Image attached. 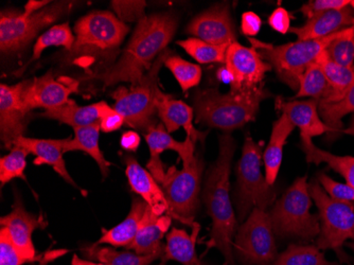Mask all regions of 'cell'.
<instances>
[{"instance_id": "7bdbcfd3", "label": "cell", "mask_w": 354, "mask_h": 265, "mask_svg": "<svg viewBox=\"0 0 354 265\" xmlns=\"http://www.w3.org/2000/svg\"><path fill=\"white\" fill-rule=\"evenodd\" d=\"M146 1H111V7L121 21H140L146 9Z\"/></svg>"}, {"instance_id": "d6a6232c", "label": "cell", "mask_w": 354, "mask_h": 265, "mask_svg": "<svg viewBox=\"0 0 354 265\" xmlns=\"http://www.w3.org/2000/svg\"><path fill=\"white\" fill-rule=\"evenodd\" d=\"M315 62L323 69L332 91H333L330 101L325 103H333L339 101L345 95L346 91L354 84V66L353 67H344V66L334 63L328 57L326 51H324Z\"/></svg>"}, {"instance_id": "cb8c5ba5", "label": "cell", "mask_w": 354, "mask_h": 265, "mask_svg": "<svg viewBox=\"0 0 354 265\" xmlns=\"http://www.w3.org/2000/svg\"><path fill=\"white\" fill-rule=\"evenodd\" d=\"M173 219L169 215H157L149 207L140 229L132 244L127 250H133L138 255H152L165 252L162 240L168 232Z\"/></svg>"}, {"instance_id": "f546056e", "label": "cell", "mask_w": 354, "mask_h": 265, "mask_svg": "<svg viewBox=\"0 0 354 265\" xmlns=\"http://www.w3.org/2000/svg\"><path fill=\"white\" fill-rule=\"evenodd\" d=\"M85 258L98 261L109 265H152L156 260H162L164 253L152 255H138L136 253L119 252L113 247L98 244L83 245L80 248Z\"/></svg>"}, {"instance_id": "277c9868", "label": "cell", "mask_w": 354, "mask_h": 265, "mask_svg": "<svg viewBox=\"0 0 354 265\" xmlns=\"http://www.w3.org/2000/svg\"><path fill=\"white\" fill-rule=\"evenodd\" d=\"M311 207L307 175L298 177L268 212L275 236L304 242L316 240L320 223L318 215L311 213Z\"/></svg>"}, {"instance_id": "4fadbf2b", "label": "cell", "mask_w": 354, "mask_h": 265, "mask_svg": "<svg viewBox=\"0 0 354 265\" xmlns=\"http://www.w3.org/2000/svg\"><path fill=\"white\" fill-rule=\"evenodd\" d=\"M73 3L59 1L41 11L25 16L19 12L0 14V49L3 53H16L27 47L41 29L68 13Z\"/></svg>"}, {"instance_id": "5b68a950", "label": "cell", "mask_w": 354, "mask_h": 265, "mask_svg": "<svg viewBox=\"0 0 354 265\" xmlns=\"http://www.w3.org/2000/svg\"><path fill=\"white\" fill-rule=\"evenodd\" d=\"M262 143L248 136L236 165V205L239 221L244 222L254 209L268 211L275 203L277 191L262 173Z\"/></svg>"}, {"instance_id": "44dd1931", "label": "cell", "mask_w": 354, "mask_h": 265, "mask_svg": "<svg viewBox=\"0 0 354 265\" xmlns=\"http://www.w3.org/2000/svg\"><path fill=\"white\" fill-rule=\"evenodd\" d=\"M354 26V11L350 6L341 10H332L308 19L300 27L290 29L298 41L324 39Z\"/></svg>"}, {"instance_id": "c3c4849f", "label": "cell", "mask_w": 354, "mask_h": 265, "mask_svg": "<svg viewBox=\"0 0 354 265\" xmlns=\"http://www.w3.org/2000/svg\"><path fill=\"white\" fill-rule=\"evenodd\" d=\"M120 145L123 150L136 152L140 145V136L134 131H125L121 136Z\"/></svg>"}, {"instance_id": "f5cc1de1", "label": "cell", "mask_w": 354, "mask_h": 265, "mask_svg": "<svg viewBox=\"0 0 354 265\" xmlns=\"http://www.w3.org/2000/svg\"><path fill=\"white\" fill-rule=\"evenodd\" d=\"M346 246L349 247L350 250L354 253V241H352V242L346 243Z\"/></svg>"}, {"instance_id": "484cf974", "label": "cell", "mask_w": 354, "mask_h": 265, "mask_svg": "<svg viewBox=\"0 0 354 265\" xmlns=\"http://www.w3.org/2000/svg\"><path fill=\"white\" fill-rule=\"evenodd\" d=\"M294 129L295 125L284 113L272 125L270 143L263 153L266 181L270 186H274L277 181L283 158V147Z\"/></svg>"}, {"instance_id": "7402d4cb", "label": "cell", "mask_w": 354, "mask_h": 265, "mask_svg": "<svg viewBox=\"0 0 354 265\" xmlns=\"http://www.w3.org/2000/svg\"><path fill=\"white\" fill-rule=\"evenodd\" d=\"M277 109L290 119L295 127L299 129L301 137L313 138L330 134L329 127L320 118L317 100L282 101L278 98Z\"/></svg>"}, {"instance_id": "db71d44e", "label": "cell", "mask_w": 354, "mask_h": 265, "mask_svg": "<svg viewBox=\"0 0 354 265\" xmlns=\"http://www.w3.org/2000/svg\"><path fill=\"white\" fill-rule=\"evenodd\" d=\"M350 7H351L352 10L354 11V0H351V1H350Z\"/></svg>"}, {"instance_id": "8d00e7d4", "label": "cell", "mask_w": 354, "mask_h": 265, "mask_svg": "<svg viewBox=\"0 0 354 265\" xmlns=\"http://www.w3.org/2000/svg\"><path fill=\"white\" fill-rule=\"evenodd\" d=\"M177 45L201 64L225 63L230 45L216 46L196 37L177 42Z\"/></svg>"}, {"instance_id": "4dcf8cb0", "label": "cell", "mask_w": 354, "mask_h": 265, "mask_svg": "<svg viewBox=\"0 0 354 265\" xmlns=\"http://www.w3.org/2000/svg\"><path fill=\"white\" fill-rule=\"evenodd\" d=\"M300 139H301L300 147L306 155V161L308 163H314L317 165L320 163H327L329 168L339 173L346 179L348 185L354 187V156L334 155L316 147L312 138L309 137L300 136Z\"/></svg>"}, {"instance_id": "bcb514c9", "label": "cell", "mask_w": 354, "mask_h": 265, "mask_svg": "<svg viewBox=\"0 0 354 265\" xmlns=\"http://www.w3.org/2000/svg\"><path fill=\"white\" fill-rule=\"evenodd\" d=\"M262 28V19L254 12H244L241 16V32L248 39H254L259 35Z\"/></svg>"}, {"instance_id": "74e56055", "label": "cell", "mask_w": 354, "mask_h": 265, "mask_svg": "<svg viewBox=\"0 0 354 265\" xmlns=\"http://www.w3.org/2000/svg\"><path fill=\"white\" fill-rule=\"evenodd\" d=\"M165 66L170 69L184 93L200 84L202 68L196 64L190 63L178 55H172L165 62Z\"/></svg>"}, {"instance_id": "ee69618b", "label": "cell", "mask_w": 354, "mask_h": 265, "mask_svg": "<svg viewBox=\"0 0 354 265\" xmlns=\"http://www.w3.org/2000/svg\"><path fill=\"white\" fill-rule=\"evenodd\" d=\"M350 6L349 0H313L300 8L299 11L308 19H312L318 14L332 11V10H341Z\"/></svg>"}, {"instance_id": "9a60e30c", "label": "cell", "mask_w": 354, "mask_h": 265, "mask_svg": "<svg viewBox=\"0 0 354 265\" xmlns=\"http://www.w3.org/2000/svg\"><path fill=\"white\" fill-rule=\"evenodd\" d=\"M187 33L212 45L236 42V27L227 5H216L198 14L187 26Z\"/></svg>"}, {"instance_id": "ac0fdd59", "label": "cell", "mask_w": 354, "mask_h": 265, "mask_svg": "<svg viewBox=\"0 0 354 265\" xmlns=\"http://www.w3.org/2000/svg\"><path fill=\"white\" fill-rule=\"evenodd\" d=\"M11 212L3 215L0 220L1 227H6L11 235L12 241L21 254L30 261L37 260V250L32 241L35 229L43 228L46 223L33 213L28 212L24 207L21 195L14 191V204Z\"/></svg>"}, {"instance_id": "f907efd6", "label": "cell", "mask_w": 354, "mask_h": 265, "mask_svg": "<svg viewBox=\"0 0 354 265\" xmlns=\"http://www.w3.org/2000/svg\"><path fill=\"white\" fill-rule=\"evenodd\" d=\"M71 265H109L102 262H93L91 260H85V259L80 258L77 255H73L71 259Z\"/></svg>"}, {"instance_id": "f35d334b", "label": "cell", "mask_w": 354, "mask_h": 265, "mask_svg": "<svg viewBox=\"0 0 354 265\" xmlns=\"http://www.w3.org/2000/svg\"><path fill=\"white\" fill-rule=\"evenodd\" d=\"M328 57L344 67L354 66V26L341 32L326 49Z\"/></svg>"}, {"instance_id": "3957f363", "label": "cell", "mask_w": 354, "mask_h": 265, "mask_svg": "<svg viewBox=\"0 0 354 265\" xmlns=\"http://www.w3.org/2000/svg\"><path fill=\"white\" fill-rule=\"evenodd\" d=\"M129 31L130 27L111 12H91L75 24V41L68 51L69 59L82 67L97 60L111 61Z\"/></svg>"}, {"instance_id": "9c48e42d", "label": "cell", "mask_w": 354, "mask_h": 265, "mask_svg": "<svg viewBox=\"0 0 354 265\" xmlns=\"http://www.w3.org/2000/svg\"><path fill=\"white\" fill-rule=\"evenodd\" d=\"M260 104V101L222 93L216 89L196 91L193 99L196 122L224 131L240 129L254 121Z\"/></svg>"}, {"instance_id": "ab89813d", "label": "cell", "mask_w": 354, "mask_h": 265, "mask_svg": "<svg viewBox=\"0 0 354 265\" xmlns=\"http://www.w3.org/2000/svg\"><path fill=\"white\" fill-rule=\"evenodd\" d=\"M29 153L23 147H13L11 152L0 159V185L1 187L14 179H25L27 156Z\"/></svg>"}, {"instance_id": "2e32d148", "label": "cell", "mask_w": 354, "mask_h": 265, "mask_svg": "<svg viewBox=\"0 0 354 265\" xmlns=\"http://www.w3.org/2000/svg\"><path fill=\"white\" fill-rule=\"evenodd\" d=\"M146 141L150 150V161L147 163V168L158 184L164 179L168 169L160 159V155L165 151L171 150L176 152L184 165H190L196 158V143L189 137L182 143L175 140L162 123L155 125L147 131Z\"/></svg>"}, {"instance_id": "ba28073f", "label": "cell", "mask_w": 354, "mask_h": 265, "mask_svg": "<svg viewBox=\"0 0 354 265\" xmlns=\"http://www.w3.org/2000/svg\"><path fill=\"white\" fill-rule=\"evenodd\" d=\"M172 55V51L167 48L136 84L131 85L130 89L118 87L111 93V97L116 101L114 109L123 116L129 127L145 131L155 127L158 75L165 62Z\"/></svg>"}, {"instance_id": "f6af8a7d", "label": "cell", "mask_w": 354, "mask_h": 265, "mask_svg": "<svg viewBox=\"0 0 354 265\" xmlns=\"http://www.w3.org/2000/svg\"><path fill=\"white\" fill-rule=\"evenodd\" d=\"M268 25L272 30L279 32L281 35H286L291 29V15L288 10L278 7L268 17Z\"/></svg>"}, {"instance_id": "d590c367", "label": "cell", "mask_w": 354, "mask_h": 265, "mask_svg": "<svg viewBox=\"0 0 354 265\" xmlns=\"http://www.w3.org/2000/svg\"><path fill=\"white\" fill-rule=\"evenodd\" d=\"M270 265H339L326 259L316 245L290 244Z\"/></svg>"}, {"instance_id": "603a6c76", "label": "cell", "mask_w": 354, "mask_h": 265, "mask_svg": "<svg viewBox=\"0 0 354 265\" xmlns=\"http://www.w3.org/2000/svg\"><path fill=\"white\" fill-rule=\"evenodd\" d=\"M64 140L65 139H37L21 136L14 141L13 147H23L29 154L35 155V165H50L68 184L77 187L63 159Z\"/></svg>"}, {"instance_id": "7c38bea8", "label": "cell", "mask_w": 354, "mask_h": 265, "mask_svg": "<svg viewBox=\"0 0 354 265\" xmlns=\"http://www.w3.org/2000/svg\"><path fill=\"white\" fill-rule=\"evenodd\" d=\"M234 258L243 265H270L278 256L270 213L256 208L236 231Z\"/></svg>"}, {"instance_id": "681fc988", "label": "cell", "mask_w": 354, "mask_h": 265, "mask_svg": "<svg viewBox=\"0 0 354 265\" xmlns=\"http://www.w3.org/2000/svg\"><path fill=\"white\" fill-rule=\"evenodd\" d=\"M49 1H39V0H31L27 5L25 6V9H24L23 14L25 16H30L32 14L37 13V12L41 11L44 8L47 7Z\"/></svg>"}, {"instance_id": "ffe728a7", "label": "cell", "mask_w": 354, "mask_h": 265, "mask_svg": "<svg viewBox=\"0 0 354 265\" xmlns=\"http://www.w3.org/2000/svg\"><path fill=\"white\" fill-rule=\"evenodd\" d=\"M155 103L157 116L162 120L168 133H173L183 127L186 131L187 137L193 143L205 140L208 131H198L193 125L194 109L192 107L183 101L176 100L171 95L162 93L159 89H157Z\"/></svg>"}, {"instance_id": "d6986e66", "label": "cell", "mask_w": 354, "mask_h": 265, "mask_svg": "<svg viewBox=\"0 0 354 265\" xmlns=\"http://www.w3.org/2000/svg\"><path fill=\"white\" fill-rule=\"evenodd\" d=\"M124 163L127 165L125 174L132 190L148 204L155 214L169 215L177 221L176 215L173 213L162 187L152 174L142 168L140 163L130 155L125 157Z\"/></svg>"}, {"instance_id": "52a82bcc", "label": "cell", "mask_w": 354, "mask_h": 265, "mask_svg": "<svg viewBox=\"0 0 354 265\" xmlns=\"http://www.w3.org/2000/svg\"><path fill=\"white\" fill-rule=\"evenodd\" d=\"M341 32L324 39L297 41L280 46L264 43L254 37L248 39V42L272 66L280 81L293 91H298L300 77L304 71L327 49L333 39L341 35Z\"/></svg>"}, {"instance_id": "d4e9b609", "label": "cell", "mask_w": 354, "mask_h": 265, "mask_svg": "<svg viewBox=\"0 0 354 265\" xmlns=\"http://www.w3.org/2000/svg\"><path fill=\"white\" fill-rule=\"evenodd\" d=\"M148 208V204L141 197H134L132 201V208L125 220L109 230L102 229V237L95 242V244H109L114 247L127 248L136 238Z\"/></svg>"}, {"instance_id": "b9f144b4", "label": "cell", "mask_w": 354, "mask_h": 265, "mask_svg": "<svg viewBox=\"0 0 354 265\" xmlns=\"http://www.w3.org/2000/svg\"><path fill=\"white\" fill-rule=\"evenodd\" d=\"M317 181L326 193L334 200L354 203V187L350 186L347 183L343 184L334 181L325 172L318 173Z\"/></svg>"}, {"instance_id": "83f0119b", "label": "cell", "mask_w": 354, "mask_h": 265, "mask_svg": "<svg viewBox=\"0 0 354 265\" xmlns=\"http://www.w3.org/2000/svg\"><path fill=\"white\" fill-rule=\"evenodd\" d=\"M198 232L192 231L189 235L184 229L172 228L167 235V243L165 245L164 256L162 264L168 261H176L183 265H207L196 254V239Z\"/></svg>"}, {"instance_id": "1f68e13d", "label": "cell", "mask_w": 354, "mask_h": 265, "mask_svg": "<svg viewBox=\"0 0 354 265\" xmlns=\"http://www.w3.org/2000/svg\"><path fill=\"white\" fill-rule=\"evenodd\" d=\"M332 95L333 91L323 69L314 62L300 77L299 89L295 98L310 97L317 100L318 103H325L330 101Z\"/></svg>"}, {"instance_id": "816d5d0a", "label": "cell", "mask_w": 354, "mask_h": 265, "mask_svg": "<svg viewBox=\"0 0 354 265\" xmlns=\"http://www.w3.org/2000/svg\"><path fill=\"white\" fill-rule=\"evenodd\" d=\"M343 134L354 135V115L351 118V121H350L349 127L347 129H343Z\"/></svg>"}, {"instance_id": "8992f818", "label": "cell", "mask_w": 354, "mask_h": 265, "mask_svg": "<svg viewBox=\"0 0 354 265\" xmlns=\"http://www.w3.org/2000/svg\"><path fill=\"white\" fill-rule=\"evenodd\" d=\"M309 193L317 207L320 223L316 246L320 250H334L341 262H349L344 245L354 240V203L334 200L317 179L310 181Z\"/></svg>"}, {"instance_id": "8fae6325", "label": "cell", "mask_w": 354, "mask_h": 265, "mask_svg": "<svg viewBox=\"0 0 354 265\" xmlns=\"http://www.w3.org/2000/svg\"><path fill=\"white\" fill-rule=\"evenodd\" d=\"M225 68L230 75V93L232 95L260 102L270 97L263 82L272 66L254 48L245 47L238 42L232 43L226 53Z\"/></svg>"}, {"instance_id": "6da1fadb", "label": "cell", "mask_w": 354, "mask_h": 265, "mask_svg": "<svg viewBox=\"0 0 354 265\" xmlns=\"http://www.w3.org/2000/svg\"><path fill=\"white\" fill-rule=\"evenodd\" d=\"M176 15L172 12L145 16L137 24L132 39L120 59L104 71L91 73V77L113 86L121 82L136 84L142 79L162 51H166L176 32Z\"/></svg>"}, {"instance_id": "5bb4252c", "label": "cell", "mask_w": 354, "mask_h": 265, "mask_svg": "<svg viewBox=\"0 0 354 265\" xmlns=\"http://www.w3.org/2000/svg\"><path fill=\"white\" fill-rule=\"evenodd\" d=\"M79 89V83L71 77L55 79L51 71L33 80L25 81L23 101L28 113L35 109H55L65 104L71 93Z\"/></svg>"}, {"instance_id": "e0dca14e", "label": "cell", "mask_w": 354, "mask_h": 265, "mask_svg": "<svg viewBox=\"0 0 354 265\" xmlns=\"http://www.w3.org/2000/svg\"><path fill=\"white\" fill-rule=\"evenodd\" d=\"M25 81L15 85H0V136L7 149H13V143L24 136L26 129V111L23 101Z\"/></svg>"}, {"instance_id": "60d3db41", "label": "cell", "mask_w": 354, "mask_h": 265, "mask_svg": "<svg viewBox=\"0 0 354 265\" xmlns=\"http://www.w3.org/2000/svg\"><path fill=\"white\" fill-rule=\"evenodd\" d=\"M30 261L21 254L12 241L11 235L6 227L0 229V265H23Z\"/></svg>"}, {"instance_id": "e575fe53", "label": "cell", "mask_w": 354, "mask_h": 265, "mask_svg": "<svg viewBox=\"0 0 354 265\" xmlns=\"http://www.w3.org/2000/svg\"><path fill=\"white\" fill-rule=\"evenodd\" d=\"M75 41V37L73 35L68 23L62 24V25L50 28L39 37L35 47H33V55H32L31 59L16 73V75H23L28 66L39 60L41 53L47 48L55 46V47H64L67 51H71L73 49Z\"/></svg>"}, {"instance_id": "7dc6e473", "label": "cell", "mask_w": 354, "mask_h": 265, "mask_svg": "<svg viewBox=\"0 0 354 265\" xmlns=\"http://www.w3.org/2000/svg\"><path fill=\"white\" fill-rule=\"evenodd\" d=\"M99 122H100L101 131H104V133H113V131L120 129L124 125L125 120L119 111L109 107L105 109L103 115L101 116Z\"/></svg>"}, {"instance_id": "4316f807", "label": "cell", "mask_w": 354, "mask_h": 265, "mask_svg": "<svg viewBox=\"0 0 354 265\" xmlns=\"http://www.w3.org/2000/svg\"><path fill=\"white\" fill-rule=\"evenodd\" d=\"M109 107L106 102L95 103V104L80 107L73 100L69 99L65 104L55 109H48L41 113L44 118L53 119L61 123L75 127H87L100 121L101 116Z\"/></svg>"}, {"instance_id": "7a4b0ae2", "label": "cell", "mask_w": 354, "mask_h": 265, "mask_svg": "<svg viewBox=\"0 0 354 265\" xmlns=\"http://www.w3.org/2000/svg\"><path fill=\"white\" fill-rule=\"evenodd\" d=\"M236 149V143L232 135L218 137V158L207 170L202 193L203 202L212 221L207 250H220L224 256V265H236L232 244L238 231V222L230 199V181Z\"/></svg>"}, {"instance_id": "836d02e7", "label": "cell", "mask_w": 354, "mask_h": 265, "mask_svg": "<svg viewBox=\"0 0 354 265\" xmlns=\"http://www.w3.org/2000/svg\"><path fill=\"white\" fill-rule=\"evenodd\" d=\"M320 118L329 127L330 138H336L343 133V120L345 116L354 113V84L346 91L339 101L318 104Z\"/></svg>"}, {"instance_id": "30bf717a", "label": "cell", "mask_w": 354, "mask_h": 265, "mask_svg": "<svg viewBox=\"0 0 354 265\" xmlns=\"http://www.w3.org/2000/svg\"><path fill=\"white\" fill-rule=\"evenodd\" d=\"M204 168L202 155H196L194 161L184 165L182 170L175 165L169 167L159 183L177 221L190 227L194 232H200L201 229L194 218L201 205V183Z\"/></svg>"}, {"instance_id": "f1b7e54d", "label": "cell", "mask_w": 354, "mask_h": 265, "mask_svg": "<svg viewBox=\"0 0 354 265\" xmlns=\"http://www.w3.org/2000/svg\"><path fill=\"white\" fill-rule=\"evenodd\" d=\"M75 138L64 140V153L73 151H82L88 154L91 158L98 163L99 169L102 173L103 179L109 176V167L111 163L105 159L100 145H99V134H100V122L93 123L87 127H75Z\"/></svg>"}]
</instances>
